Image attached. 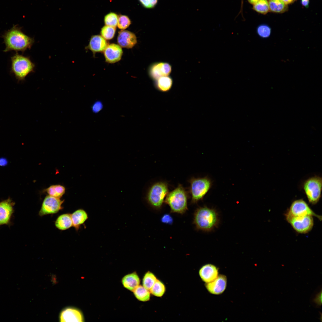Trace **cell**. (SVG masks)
<instances>
[{"label":"cell","mask_w":322,"mask_h":322,"mask_svg":"<svg viewBox=\"0 0 322 322\" xmlns=\"http://www.w3.org/2000/svg\"><path fill=\"white\" fill-rule=\"evenodd\" d=\"M2 37L6 46L5 52L11 51L23 52L30 49L34 42V38L25 34L16 25L6 31Z\"/></svg>","instance_id":"6da1fadb"},{"label":"cell","mask_w":322,"mask_h":322,"mask_svg":"<svg viewBox=\"0 0 322 322\" xmlns=\"http://www.w3.org/2000/svg\"><path fill=\"white\" fill-rule=\"evenodd\" d=\"M193 222L198 230L210 232L219 227V214L215 208L205 205L199 207L194 212Z\"/></svg>","instance_id":"7a4b0ae2"},{"label":"cell","mask_w":322,"mask_h":322,"mask_svg":"<svg viewBox=\"0 0 322 322\" xmlns=\"http://www.w3.org/2000/svg\"><path fill=\"white\" fill-rule=\"evenodd\" d=\"M188 195L182 185L178 186L167 195L164 202L172 213L183 214L188 210Z\"/></svg>","instance_id":"3957f363"},{"label":"cell","mask_w":322,"mask_h":322,"mask_svg":"<svg viewBox=\"0 0 322 322\" xmlns=\"http://www.w3.org/2000/svg\"><path fill=\"white\" fill-rule=\"evenodd\" d=\"M11 72L18 81H24L34 71L35 65L28 57L17 53L11 57Z\"/></svg>","instance_id":"277c9868"},{"label":"cell","mask_w":322,"mask_h":322,"mask_svg":"<svg viewBox=\"0 0 322 322\" xmlns=\"http://www.w3.org/2000/svg\"><path fill=\"white\" fill-rule=\"evenodd\" d=\"M168 191V185L166 182H157L149 189L146 195V200L152 207L159 210L161 208Z\"/></svg>","instance_id":"5b68a950"},{"label":"cell","mask_w":322,"mask_h":322,"mask_svg":"<svg viewBox=\"0 0 322 322\" xmlns=\"http://www.w3.org/2000/svg\"><path fill=\"white\" fill-rule=\"evenodd\" d=\"M191 202L196 203L202 200L212 185L211 180L208 177L192 178L189 181Z\"/></svg>","instance_id":"8992f818"},{"label":"cell","mask_w":322,"mask_h":322,"mask_svg":"<svg viewBox=\"0 0 322 322\" xmlns=\"http://www.w3.org/2000/svg\"><path fill=\"white\" fill-rule=\"evenodd\" d=\"M302 186L309 202L312 205L316 204L321 197V177L318 176L310 177L304 182Z\"/></svg>","instance_id":"52a82bcc"},{"label":"cell","mask_w":322,"mask_h":322,"mask_svg":"<svg viewBox=\"0 0 322 322\" xmlns=\"http://www.w3.org/2000/svg\"><path fill=\"white\" fill-rule=\"evenodd\" d=\"M306 215L311 216L321 220L322 217L315 213L307 203L303 199H300L293 201L285 214V217H296Z\"/></svg>","instance_id":"ba28073f"},{"label":"cell","mask_w":322,"mask_h":322,"mask_svg":"<svg viewBox=\"0 0 322 322\" xmlns=\"http://www.w3.org/2000/svg\"><path fill=\"white\" fill-rule=\"evenodd\" d=\"M287 221L298 233L306 234L312 229L314 222L313 216L306 215L296 217H285Z\"/></svg>","instance_id":"9c48e42d"},{"label":"cell","mask_w":322,"mask_h":322,"mask_svg":"<svg viewBox=\"0 0 322 322\" xmlns=\"http://www.w3.org/2000/svg\"><path fill=\"white\" fill-rule=\"evenodd\" d=\"M64 200L60 198L47 195L44 198L42 203L38 215L40 216L58 213L62 210Z\"/></svg>","instance_id":"30bf717a"},{"label":"cell","mask_w":322,"mask_h":322,"mask_svg":"<svg viewBox=\"0 0 322 322\" xmlns=\"http://www.w3.org/2000/svg\"><path fill=\"white\" fill-rule=\"evenodd\" d=\"M172 71V66L168 63L162 62H154L148 69L149 77L153 81L160 77L169 76Z\"/></svg>","instance_id":"8fae6325"},{"label":"cell","mask_w":322,"mask_h":322,"mask_svg":"<svg viewBox=\"0 0 322 322\" xmlns=\"http://www.w3.org/2000/svg\"><path fill=\"white\" fill-rule=\"evenodd\" d=\"M117 42L121 47L127 49L133 47L137 43V38L134 33L129 31L123 30L118 32Z\"/></svg>","instance_id":"7c38bea8"},{"label":"cell","mask_w":322,"mask_h":322,"mask_svg":"<svg viewBox=\"0 0 322 322\" xmlns=\"http://www.w3.org/2000/svg\"><path fill=\"white\" fill-rule=\"evenodd\" d=\"M106 61L109 63H114L120 61L123 52L119 45L111 44L108 45L103 51Z\"/></svg>","instance_id":"4fadbf2b"},{"label":"cell","mask_w":322,"mask_h":322,"mask_svg":"<svg viewBox=\"0 0 322 322\" xmlns=\"http://www.w3.org/2000/svg\"><path fill=\"white\" fill-rule=\"evenodd\" d=\"M227 285V278L223 275H218L213 281L206 283L205 287L208 291L214 295H219L225 290Z\"/></svg>","instance_id":"5bb4252c"},{"label":"cell","mask_w":322,"mask_h":322,"mask_svg":"<svg viewBox=\"0 0 322 322\" xmlns=\"http://www.w3.org/2000/svg\"><path fill=\"white\" fill-rule=\"evenodd\" d=\"M60 321L61 322H83V316L81 312L78 309L73 307L64 309L60 315Z\"/></svg>","instance_id":"9a60e30c"},{"label":"cell","mask_w":322,"mask_h":322,"mask_svg":"<svg viewBox=\"0 0 322 322\" xmlns=\"http://www.w3.org/2000/svg\"><path fill=\"white\" fill-rule=\"evenodd\" d=\"M106 40L101 35H95L91 38L88 45L85 47L93 53L103 51L108 45Z\"/></svg>","instance_id":"2e32d148"},{"label":"cell","mask_w":322,"mask_h":322,"mask_svg":"<svg viewBox=\"0 0 322 322\" xmlns=\"http://www.w3.org/2000/svg\"><path fill=\"white\" fill-rule=\"evenodd\" d=\"M199 273L201 279L206 283L213 281L218 275V269L215 266L210 264L203 266L200 269Z\"/></svg>","instance_id":"e0dca14e"},{"label":"cell","mask_w":322,"mask_h":322,"mask_svg":"<svg viewBox=\"0 0 322 322\" xmlns=\"http://www.w3.org/2000/svg\"><path fill=\"white\" fill-rule=\"evenodd\" d=\"M13 211V204L10 199L0 202V225L9 222Z\"/></svg>","instance_id":"ac0fdd59"},{"label":"cell","mask_w":322,"mask_h":322,"mask_svg":"<svg viewBox=\"0 0 322 322\" xmlns=\"http://www.w3.org/2000/svg\"><path fill=\"white\" fill-rule=\"evenodd\" d=\"M154 81V85L158 91L166 92L171 89L173 85V80L170 76H162Z\"/></svg>","instance_id":"d6986e66"},{"label":"cell","mask_w":322,"mask_h":322,"mask_svg":"<svg viewBox=\"0 0 322 322\" xmlns=\"http://www.w3.org/2000/svg\"><path fill=\"white\" fill-rule=\"evenodd\" d=\"M72 222V227L76 231H78L81 226L88 219V215L83 209H78L71 214Z\"/></svg>","instance_id":"ffe728a7"},{"label":"cell","mask_w":322,"mask_h":322,"mask_svg":"<svg viewBox=\"0 0 322 322\" xmlns=\"http://www.w3.org/2000/svg\"><path fill=\"white\" fill-rule=\"evenodd\" d=\"M122 283L126 288L133 291L139 285L140 279L137 273L133 272L124 276L122 279Z\"/></svg>","instance_id":"44dd1931"},{"label":"cell","mask_w":322,"mask_h":322,"mask_svg":"<svg viewBox=\"0 0 322 322\" xmlns=\"http://www.w3.org/2000/svg\"><path fill=\"white\" fill-rule=\"evenodd\" d=\"M55 224L56 227L60 230L70 228L73 226L71 214L66 213L59 216L55 221Z\"/></svg>","instance_id":"7402d4cb"},{"label":"cell","mask_w":322,"mask_h":322,"mask_svg":"<svg viewBox=\"0 0 322 322\" xmlns=\"http://www.w3.org/2000/svg\"><path fill=\"white\" fill-rule=\"evenodd\" d=\"M149 291L143 286L139 285L133 291L135 296L138 300L144 302L150 299V292Z\"/></svg>","instance_id":"603a6c76"},{"label":"cell","mask_w":322,"mask_h":322,"mask_svg":"<svg viewBox=\"0 0 322 322\" xmlns=\"http://www.w3.org/2000/svg\"><path fill=\"white\" fill-rule=\"evenodd\" d=\"M49 195L60 198L64 194L65 188L64 186L60 185H51L44 190Z\"/></svg>","instance_id":"cb8c5ba5"},{"label":"cell","mask_w":322,"mask_h":322,"mask_svg":"<svg viewBox=\"0 0 322 322\" xmlns=\"http://www.w3.org/2000/svg\"><path fill=\"white\" fill-rule=\"evenodd\" d=\"M269 10L271 11L276 13H282L287 9V5L281 0H269Z\"/></svg>","instance_id":"d4e9b609"},{"label":"cell","mask_w":322,"mask_h":322,"mask_svg":"<svg viewBox=\"0 0 322 322\" xmlns=\"http://www.w3.org/2000/svg\"><path fill=\"white\" fill-rule=\"evenodd\" d=\"M165 290L164 284L159 280H157L149 291L153 295L161 297L164 294Z\"/></svg>","instance_id":"484cf974"},{"label":"cell","mask_w":322,"mask_h":322,"mask_svg":"<svg viewBox=\"0 0 322 322\" xmlns=\"http://www.w3.org/2000/svg\"><path fill=\"white\" fill-rule=\"evenodd\" d=\"M253 9L258 13L265 14L270 10L268 1L267 0H259L253 4Z\"/></svg>","instance_id":"4316f807"},{"label":"cell","mask_w":322,"mask_h":322,"mask_svg":"<svg viewBox=\"0 0 322 322\" xmlns=\"http://www.w3.org/2000/svg\"><path fill=\"white\" fill-rule=\"evenodd\" d=\"M157 280L156 276L152 273L148 272L145 274L143 278V286L149 290Z\"/></svg>","instance_id":"83f0119b"},{"label":"cell","mask_w":322,"mask_h":322,"mask_svg":"<svg viewBox=\"0 0 322 322\" xmlns=\"http://www.w3.org/2000/svg\"><path fill=\"white\" fill-rule=\"evenodd\" d=\"M116 27L105 25L101 29V35L106 40L112 39L115 34Z\"/></svg>","instance_id":"f1b7e54d"},{"label":"cell","mask_w":322,"mask_h":322,"mask_svg":"<svg viewBox=\"0 0 322 322\" xmlns=\"http://www.w3.org/2000/svg\"><path fill=\"white\" fill-rule=\"evenodd\" d=\"M118 16L115 13L110 12L107 14L104 18V22L106 25L116 27L117 25Z\"/></svg>","instance_id":"f546056e"},{"label":"cell","mask_w":322,"mask_h":322,"mask_svg":"<svg viewBox=\"0 0 322 322\" xmlns=\"http://www.w3.org/2000/svg\"><path fill=\"white\" fill-rule=\"evenodd\" d=\"M131 24V21L129 18L125 15L118 16L117 26L121 30H125L128 28Z\"/></svg>","instance_id":"4dcf8cb0"},{"label":"cell","mask_w":322,"mask_h":322,"mask_svg":"<svg viewBox=\"0 0 322 322\" xmlns=\"http://www.w3.org/2000/svg\"><path fill=\"white\" fill-rule=\"evenodd\" d=\"M257 32L258 35L260 37L266 38L270 35L271 30L270 27L267 25L261 24L258 27Z\"/></svg>","instance_id":"1f68e13d"},{"label":"cell","mask_w":322,"mask_h":322,"mask_svg":"<svg viewBox=\"0 0 322 322\" xmlns=\"http://www.w3.org/2000/svg\"><path fill=\"white\" fill-rule=\"evenodd\" d=\"M141 4L145 8L151 9L157 4L158 0H138Z\"/></svg>","instance_id":"d6a6232c"},{"label":"cell","mask_w":322,"mask_h":322,"mask_svg":"<svg viewBox=\"0 0 322 322\" xmlns=\"http://www.w3.org/2000/svg\"><path fill=\"white\" fill-rule=\"evenodd\" d=\"M103 108L102 103L100 101H97L95 102L92 107L93 112L95 113L99 112Z\"/></svg>","instance_id":"836d02e7"},{"label":"cell","mask_w":322,"mask_h":322,"mask_svg":"<svg viewBox=\"0 0 322 322\" xmlns=\"http://www.w3.org/2000/svg\"><path fill=\"white\" fill-rule=\"evenodd\" d=\"M313 301L317 305L321 306L322 304V291L321 290L318 293L313 300Z\"/></svg>","instance_id":"e575fe53"},{"label":"cell","mask_w":322,"mask_h":322,"mask_svg":"<svg viewBox=\"0 0 322 322\" xmlns=\"http://www.w3.org/2000/svg\"><path fill=\"white\" fill-rule=\"evenodd\" d=\"M162 222L168 224H171L173 222V219L169 214H165L163 216L161 219Z\"/></svg>","instance_id":"d590c367"},{"label":"cell","mask_w":322,"mask_h":322,"mask_svg":"<svg viewBox=\"0 0 322 322\" xmlns=\"http://www.w3.org/2000/svg\"><path fill=\"white\" fill-rule=\"evenodd\" d=\"M7 161L5 158H0V165L1 166H4L7 165Z\"/></svg>","instance_id":"8d00e7d4"},{"label":"cell","mask_w":322,"mask_h":322,"mask_svg":"<svg viewBox=\"0 0 322 322\" xmlns=\"http://www.w3.org/2000/svg\"><path fill=\"white\" fill-rule=\"evenodd\" d=\"M301 3L303 6L307 7L309 3V0H301Z\"/></svg>","instance_id":"74e56055"},{"label":"cell","mask_w":322,"mask_h":322,"mask_svg":"<svg viewBox=\"0 0 322 322\" xmlns=\"http://www.w3.org/2000/svg\"><path fill=\"white\" fill-rule=\"evenodd\" d=\"M286 5L290 4L292 3L293 0H281Z\"/></svg>","instance_id":"f35d334b"},{"label":"cell","mask_w":322,"mask_h":322,"mask_svg":"<svg viewBox=\"0 0 322 322\" xmlns=\"http://www.w3.org/2000/svg\"><path fill=\"white\" fill-rule=\"evenodd\" d=\"M259 0H248V2L252 4H254L256 3Z\"/></svg>","instance_id":"ab89813d"}]
</instances>
